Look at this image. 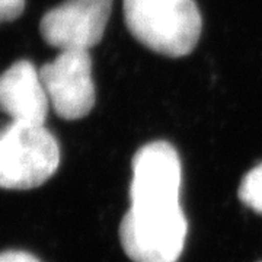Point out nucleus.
Listing matches in <instances>:
<instances>
[{
    "label": "nucleus",
    "instance_id": "nucleus-2",
    "mask_svg": "<svg viewBox=\"0 0 262 262\" xmlns=\"http://www.w3.org/2000/svg\"><path fill=\"white\" fill-rule=\"evenodd\" d=\"M58 165V143L44 125L12 121L0 131V188H37L54 175Z\"/></svg>",
    "mask_w": 262,
    "mask_h": 262
},
{
    "label": "nucleus",
    "instance_id": "nucleus-7",
    "mask_svg": "<svg viewBox=\"0 0 262 262\" xmlns=\"http://www.w3.org/2000/svg\"><path fill=\"white\" fill-rule=\"evenodd\" d=\"M50 105L39 70L31 61H16L0 75V111L13 122L44 125Z\"/></svg>",
    "mask_w": 262,
    "mask_h": 262
},
{
    "label": "nucleus",
    "instance_id": "nucleus-5",
    "mask_svg": "<svg viewBox=\"0 0 262 262\" xmlns=\"http://www.w3.org/2000/svg\"><path fill=\"white\" fill-rule=\"evenodd\" d=\"M131 168V206H178L182 168L178 151L170 143L151 141L144 144L134 155Z\"/></svg>",
    "mask_w": 262,
    "mask_h": 262
},
{
    "label": "nucleus",
    "instance_id": "nucleus-3",
    "mask_svg": "<svg viewBox=\"0 0 262 262\" xmlns=\"http://www.w3.org/2000/svg\"><path fill=\"white\" fill-rule=\"evenodd\" d=\"M187 230V217L179 204L131 206L120 225V241L133 262H178Z\"/></svg>",
    "mask_w": 262,
    "mask_h": 262
},
{
    "label": "nucleus",
    "instance_id": "nucleus-6",
    "mask_svg": "<svg viewBox=\"0 0 262 262\" xmlns=\"http://www.w3.org/2000/svg\"><path fill=\"white\" fill-rule=\"evenodd\" d=\"M113 0H64L41 19L39 31L51 47L88 50L103 37Z\"/></svg>",
    "mask_w": 262,
    "mask_h": 262
},
{
    "label": "nucleus",
    "instance_id": "nucleus-10",
    "mask_svg": "<svg viewBox=\"0 0 262 262\" xmlns=\"http://www.w3.org/2000/svg\"><path fill=\"white\" fill-rule=\"evenodd\" d=\"M0 262H39V259L24 251H8L0 253Z\"/></svg>",
    "mask_w": 262,
    "mask_h": 262
},
{
    "label": "nucleus",
    "instance_id": "nucleus-9",
    "mask_svg": "<svg viewBox=\"0 0 262 262\" xmlns=\"http://www.w3.org/2000/svg\"><path fill=\"white\" fill-rule=\"evenodd\" d=\"M25 0H0V22L16 19L24 12Z\"/></svg>",
    "mask_w": 262,
    "mask_h": 262
},
{
    "label": "nucleus",
    "instance_id": "nucleus-8",
    "mask_svg": "<svg viewBox=\"0 0 262 262\" xmlns=\"http://www.w3.org/2000/svg\"><path fill=\"white\" fill-rule=\"evenodd\" d=\"M239 198L245 206L262 214V163L244 177L239 187Z\"/></svg>",
    "mask_w": 262,
    "mask_h": 262
},
{
    "label": "nucleus",
    "instance_id": "nucleus-1",
    "mask_svg": "<svg viewBox=\"0 0 262 262\" xmlns=\"http://www.w3.org/2000/svg\"><path fill=\"white\" fill-rule=\"evenodd\" d=\"M124 19L139 42L168 57L188 56L203 28L194 0H124Z\"/></svg>",
    "mask_w": 262,
    "mask_h": 262
},
{
    "label": "nucleus",
    "instance_id": "nucleus-4",
    "mask_svg": "<svg viewBox=\"0 0 262 262\" xmlns=\"http://www.w3.org/2000/svg\"><path fill=\"white\" fill-rule=\"evenodd\" d=\"M51 106L64 120H79L92 111L95 84L88 50H64L39 69Z\"/></svg>",
    "mask_w": 262,
    "mask_h": 262
}]
</instances>
